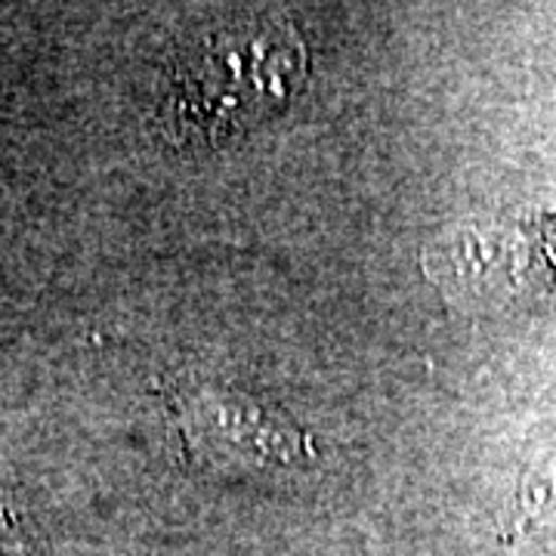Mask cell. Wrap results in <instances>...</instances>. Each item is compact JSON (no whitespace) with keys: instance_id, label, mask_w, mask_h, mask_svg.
I'll return each mask as SVG.
<instances>
[{"instance_id":"4","label":"cell","mask_w":556,"mask_h":556,"mask_svg":"<svg viewBox=\"0 0 556 556\" xmlns=\"http://www.w3.org/2000/svg\"><path fill=\"white\" fill-rule=\"evenodd\" d=\"M556 501V464H551L544 473L532 477V482L519 492V519H517V532L529 522L532 517H538L547 504Z\"/></svg>"},{"instance_id":"2","label":"cell","mask_w":556,"mask_h":556,"mask_svg":"<svg viewBox=\"0 0 556 556\" xmlns=\"http://www.w3.org/2000/svg\"><path fill=\"white\" fill-rule=\"evenodd\" d=\"M179 439L189 457L204 464L276 467L313 455L309 437L285 415L232 390H177L170 396Z\"/></svg>"},{"instance_id":"1","label":"cell","mask_w":556,"mask_h":556,"mask_svg":"<svg viewBox=\"0 0 556 556\" xmlns=\"http://www.w3.org/2000/svg\"><path fill=\"white\" fill-rule=\"evenodd\" d=\"M303 72V50L281 22L219 31L174 65L167 124L177 139H211L276 109Z\"/></svg>"},{"instance_id":"5","label":"cell","mask_w":556,"mask_h":556,"mask_svg":"<svg viewBox=\"0 0 556 556\" xmlns=\"http://www.w3.org/2000/svg\"><path fill=\"white\" fill-rule=\"evenodd\" d=\"M0 556H31L20 519L3 504H0Z\"/></svg>"},{"instance_id":"3","label":"cell","mask_w":556,"mask_h":556,"mask_svg":"<svg viewBox=\"0 0 556 556\" xmlns=\"http://www.w3.org/2000/svg\"><path fill=\"white\" fill-rule=\"evenodd\" d=\"M556 266L554 236L547 226L482 229L467 226L427 251V273L452 294H485L492 278L504 276L510 291L551 281Z\"/></svg>"}]
</instances>
